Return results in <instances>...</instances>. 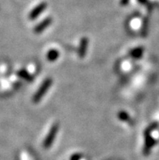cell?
<instances>
[{
	"label": "cell",
	"instance_id": "7a4b0ae2",
	"mask_svg": "<svg viewBox=\"0 0 159 160\" xmlns=\"http://www.w3.org/2000/svg\"><path fill=\"white\" fill-rule=\"evenodd\" d=\"M58 128V126L57 125V124H54L52 128H51V131H50V132H49L48 135H47V139H46V141H45V145H46V146H48L49 145H51V143H52L54 137H55V135H56L57 133Z\"/></svg>",
	"mask_w": 159,
	"mask_h": 160
},
{
	"label": "cell",
	"instance_id": "277c9868",
	"mask_svg": "<svg viewBox=\"0 0 159 160\" xmlns=\"http://www.w3.org/2000/svg\"><path fill=\"white\" fill-rule=\"evenodd\" d=\"M58 56V52L57 51H54V50H52V51H50V52L48 53V55H47L48 59L51 61L56 59Z\"/></svg>",
	"mask_w": 159,
	"mask_h": 160
},
{
	"label": "cell",
	"instance_id": "6da1fadb",
	"mask_svg": "<svg viewBox=\"0 0 159 160\" xmlns=\"http://www.w3.org/2000/svg\"><path fill=\"white\" fill-rule=\"evenodd\" d=\"M51 82H52V81L50 79H47V81L43 82V84L40 87V89H39V90L37 91V93H36V95H35L34 101H39V100L42 98V96L44 95V93L47 91L48 88L50 87Z\"/></svg>",
	"mask_w": 159,
	"mask_h": 160
},
{
	"label": "cell",
	"instance_id": "5b68a950",
	"mask_svg": "<svg viewBox=\"0 0 159 160\" xmlns=\"http://www.w3.org/2000/svg\"><path fill=\"white\" fill-rule=\"evenodd\" d=\"M49 23H50V20H46V21H44V22L42 23V24H41L40 25H38V26H37V28H36V32H42V31L45 28H47V24H49Z\"/></svg>",
	"mask_w": 159,
	"mask_h": 160
},
{
	"label": "cell",
	"instance_id": "3957f363",
	"mask_svg": "<svg viewBox=\"0 0 159 160\" xmlns=\"http://www.w3.org/2000/svg\"><path fill=\"white\" fill-rule=\"evenodd\" d=\"M87 44H88V41H87V39L85 38L82 39V41H81V47H80V55H81V57H82L83 55H85V51H86Z\"/></svg>",
	"mask_w": 159,
	"mask_h": 160
}]
</instances>
